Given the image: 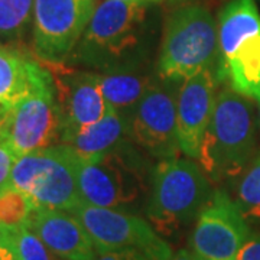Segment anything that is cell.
<instances>
[{
    "mask_svg": "<svg viewBox=\"0 0 260 260\" xmlns=\"http://www.w3.org/2000/svg\"><path fill=\"white\" fill-rule=\"evenodd\" d=\"M217 91L210 70L182 81L177 95V130L181 152L198 159L211 120Z\"/></svg>",
    "mask_w": 260,
    "mask_h": 260,
    "instance_id": "14",
    "label": "cell"
},
{
    "mask_svg": "<svg viewBox=\"0 0 260 260\" xmlns=\"http://www.w3.org/2000/svg\"><path fill=\"white\" fill-rule=\"evenodd\" d=\"M117 2H124V3H145V0H117Z\"/></svg>",
    "mask_w": 260,
    "mask_h": 260,
    "instance_id": "29",
    "label": "cell"
},
{
    "mask_svg": "<svg viewBox=\"0 0 260 260\" xmlns=\"http://www.w3.org/2000/svg\"><path fill=\"white\" fill-rule=\"evenodd\" d=\"M47 68L12 47L0 45V116L26 97Z\"/></svg>",
    "mask_w": 260,
    "mask_h": 260,
    "instance_id": "16",
    "label": "cell"
},
{
    "mask_svg": "<svg viewBox=\"0 0 260 260\" xmlns=\"http://www.w3.org/2000/svg\"><path fill=\"white\" fill-rule=\"evenodd\" d=\"M191 159L160 160L153 174L148 218L160 233H172L198 217L211 200V184Z\"/></svg>",
    "mask_w": 260,
    "mask_h": 260,
    "instance_id": "4",
    "label": "cell"
},
{
    "mask_svg": "<svg viewBox=\"0 0 260 260\" xmlns=\"http://www.w3.org/2000/svg\"><path fill=\"white\" fill-rule=\"evenodd\" d=\"M80 156L67 145H54L20 156L12 174L13 189L30 208L44 207L73 213L81 204L77 184Z\"/></svg>",
    "mask_w": 260,
    "mask_h": 260,
    "instance_id": "5",
    "label": "cell"
},
{
    "mask_svg": "<svg viewBox=\"0 0 260 260\" xmlns=\"http://www.w3.org/2000/svg\"><path fill=\"white\" fill-rule=\"evenodd\" d=\"M145 3L103 0L74 49L75 61L87 67H113L139 42Z\"/></svg>",
    "mask_w": 260,
    "mask_h": 260,
    "instance_id": "6",
    "label": "cell"
},
{
    "mask_svg": "<svg viewBox=\"0 0 260 260\" xmlns=\"http://www.w3.org/2000/svg\"><path fill=\"white\" fill-rule=\"evenodd\" d=\"M237 179L233 200L246 218H260V152Z\"/></svg>",
    "mask_w": 260,
    "mask_h": 260,
    "instance_id": "20",
    "label": "cell"
},
{
    "mask_svg": "<svg viewBox=\"0 0 260 260\" xmlns=\"http://www.w3.org/2000/svg\"><path fill=\"white\" fill-rule=\"evenodd\" d=\"M48 67L55 81L62 121L61 138L93 124L110 112L103 95L102 75L64 68L62 62L48 64Z\"/></svg>",
    "mask_w": 260,
    "mask_h": 260,
    "instance_id": "13",
    "label": "cell"
},
{
    "mask_svg": "<svg viewBox=\"0 0 260 260\" xmlns=\"http://www.w3.org/2000/svg\"><path fill=\"white\" fill-rule=\"evenodd\" d=\"M259 117L253 100L225 87L217 93L198 162L214 182L237 179L256 158Z\"/></svg>",
    "mask_w": 260,
    "mask_h": 260,
    "instance_id": "1",
    "label": "cell"
},
{
    "mask_svg": "<svg viewBox=\"0 0 260 260\" xmlns=\"http://www.w3.org/2000/svg\"><path fill=\"white\" fill-rule=\"evenodd\" d=\"M95 0H35L32 45L44 62H64L81 41Z\"/></svg>",
    "mask_w": 260,
    "mask_h": 260,
    "instance_id": "8",
    "label": "cell"
},
{
    "mask_svg": "<svg viewBox=\"0 0 260 260\" xmlns=\"http://www.w3.org/2000/svg\"><path fill=\"white\" fill-rule=\"evenodd\" d=\"M0 45H2V44H0Z\"/></svg>",
    "mask_w": 260,
    "mask_h": 260,
    "instance_id": "32",
    "label": "cell"
},
{
    "mask_svg": "<svg viewBox=\"0 0 260 260\" xmlns=\"http://www.w3.org/2000/svg\"><path fill=\"white\" fill-rule=\"evenodd\" d=\"M30 211L28 200L18 191L0 195V225H16L25 221Z\"/></svg>",
    "mask_w": 260,
    "mask_h": 260,
    "instance_id": "22",
    "label": "cell"
},
{
    "mask_svg": "<svg viewBox=\"0 0 260 260\" xmlns=\"http://www.w3.org/2000/svg\"><path fill=\"white\" fill-rule=\"evenodd\" d=\"M13 225H0V260H16L12 247Z\"/></svg>",
    "mask_w": 260,
    "mask_h": 260,
    "instance_id": "25",
    "label": "cell"
},
{
    "mask_svg": "<svg viewBox=\"0 0 260 260\" xmlns=\"http://www.w3.org/2000/svg\"><path fill=\"white\" fill-rule=\"evenodd\" d=\"M259 104V107H257V117H259V132H260V102L257 103Z\"/></svg>",
    "mask_w": 260,
    "mask_h": 260,
    "instance_id": "30",
    "label": "cell"
},
{
    "mask_svg": "<svg viewBox=\"0 0 260 260\" xmlns=\"http://www.w3.org/2000/svg\"><path fill=\"white\" fill-rule=\"evenodd\" d=\"M97 251L138 250L149 260H169L172 250L145 220L114 208L81 204L73 211Z\"/></svg>",
    "mask_w": 260,
    "mask_h": 260,
    "instance_id": "9",
    "label": "cell"
},
{
    "mask_svg": "<svg viewBox=\"0 0 260 260\" xmlns=\"http://www.w3.org/2000/svg\"><path fill=\"white\" fill-rule=\"evenodd\" d=\"M250 236L247 218L239 205L218 189L198 215L189 246L204 260H237Z\"/></svg>",
    "mask_w": 260,
    "mask_h": 260,
    "instance_id": "10",
    "label": "cell"
},
{
    "mask_svg": "<svg viewBox=\"0 0 260 260\" xmlns=\"http://www.w3.org/2000/svg\"><path fill=\"white\" fill-rule=\"evenodd\" d=\"M218 59V28L210 10L185 6L167 22L159 51L158 74L164 81H185Z\"/></svg>",
    "mask_w": 260,
    "mask_h": 260,
    "instance_id": "3",
    "label": "cell"
},
{
    "mask_svg": "<svg viewBox=\"0 0 260 260\" xmlns=\"http://www.w3.org/2000/svg\"><path fill=\"white\" fill-rule=\"evenodd\" d=\"M23 223L62 260H93L97 254L90 234L70 211L34 207Z\"/></svg>",
    "mask_w": 260,
    "mask_h": 260,
    "instance_id": "15",
    "label": "cell"
},
{
    "mask_svg": "<svg viewBox=\"0 0 260 260\" xmlns=\"http://www.w3.org/2000/svg\"><path fill=\"white\" fill-rule=\"evenodd\" d=\"M150 85L152 83L146 75L133 70L113 68L102 74L103 95L110 110L129 121Z\"/></svg>",
    "mask_w": 260,
    "mask_h": 260,
    "instance_id": "18",
    "label": "cell"
},
{
    "mask_svg": "<svg viewBox=\"0 0 260 260\" xmlns=\"http://www.w3.org/2000/svg\"><path fill=\"white\" fill-rule=\"evenodd\" d=\"M35 0H0V42L22 39L34 18Z\"/></svg>",
    "mask_w": 260,
    "mask_h": 260,
    "instance_id": "19",
    "label": "cell"
},
{
    "mask_svg": "<svg viewBox=\"0 0 260 260\" xmlns=\"http://www.w3.org/2000/svg\"><path fill=\"white\" fill-rule=\"evenodd\" d=\"M169 260H204L201 256H198L191 249H181V250L172 253Z\"/></svg>",
    "mask_w": 260,
    "mask_h": 260,
    "instance_id": "27",
    "label": "cell"
},
{
    "mask_svg": "<svg viewBox=\"0 0 260 260\" xmlns=\"http://www.w3.org/2000/svg\"><path fill=\"white\" fill-rule=\"evenodd\" d=\"M16 160L18 156L3 133V136L0 138V195L13 191L12 174Z\"/></svg>",
    "mask_w": 260,
    "mask_h": 260,
    "instance_id": "23",
    "label": "cell"
},
{
    "mask_svg": "<svg viewBox=\"0 0 260 260\" xmlns=\"http://www.w3.org/2000/svg\"><path fill=\"white\" fill-rule=\"evenodd\" d=\"M129 127L126 117L110 110L99 121L62 136L61 140L80 158H94L112 152Z\"/></svg>",
    "mask_w": 260,
    "mask_h": 260,
    "instance_id": "17",
    "label": "cell"
},
{
    "mask_svg": "<svg viewBox=\"0 0 260 260\" xmlns=\"http://www.w3.org/2000/svg\"><path fill=\"white\" fill-rule=\"evenodd\" d=\"M218 75L236 93L260 102V12L254 0H230L217 19Z\"/></svg>",
    "mask_w": 260,
    "mask_h": 260,
    "instance_id": "2",
    "label": "cell"
},
{
    "mask_svg": "<svg viewBox=\"0 0 260 260\" xmlns=\"http://www.w3.org/2000/svg\"><path fill=\"white\" fill-rule=\"evenodd\" d=\"M77 184L84 204L119 210L139 197L142 179L120 155L109 152L78 159Z\"/></svg>",
    "mask_w": 260,
    "mask_h": 260,
    "instance_id": "11",
    "label": "cell"
},
{
    "mask_svg": "<svg viewBox=\"0 0 260 260\" xmlns=\"http://www.w3.org/2000/svg\"><path fill=\"white\" fill-rule=\"evenodd\" d=\"M93 260H149L143 253L138 250L97 251Z\"/></svg>",
    "mask_w": 260,
    "mask_h": 260,
    "instance_id": "24",
    "label": "cell"
},
{
    "mask_svg": "<svg viewBox=\"0 0 260 260\" xmlns=\"http://www.w3.org/2000/svg\"><path fill=\"white\" fill-rule=\"evenodd\" d=\"M62 121L54 77L47 68L30 93L6 114L5 136L16 156L54 146L61 138Z\"/></svg>",
    "mask_w": 260,
    "mask_h": 260,
    "instance_id": "7",
    "label": "cell"
},
{
    "mask_svg": "<svg viewBox=\"0 0 260 260\" xmlns=\"http://www.w3.org/2000/svg\"><path fill=\"white\" fill-rule=\"evenodd\" d=\"M133 139L150 156L178 158L181 148L177 130V99L171 88L152 84L130 120Z\"/></svg>",
    "mask_w": 260,
    "mask_h": 260,
    "instance_id": "12",
    "label": "cell"
},
{
    "mask_svg": "<svg viewBox=\"0 0 260 260\" xmlns=\"http://www.w3.org/2000/svg\"><path fill=\"white\" fill-rule=\"evenodd\" d=\"M12 247L16 260H62L49 250L25 223L13 225Z\"/></svg>",
    "mask_w": 260,
    "mask_h": 260,
    "instance_id": "21",
    "label": "cell"
},
{
    "mask_svg": "<svg viewBox=\"0 0 260 260\" xmlns=\"http://www.w3.org/2000/svg\"><path fill=\"white\" fill-rule=\"evenodd\" d=\"M5 124H6V114L5 116H0V138L5 133Z\"/></svg>",
    "mask_w": 260,
    "mask_h": 260,
    "instance_id": "28",
    "label": "cell"
},
{
    "mask_svg": "<svg viewBox=\"0 0 260 260\" xmlns=\"http://www.w3.org/2000/svg\"><path fill=\"white\" fill-rule=\"evenodd\" d=\"M237 260H260V234L249 237L239 253Z\"/></svg>",
    "mask_w": 260,
    "mask_h": 260,
    "instance_id": "26",
    "label": "cell"
},
{
    "mask_svg": "<svg viewBox=\"0 0 260 260\" xmlns=\"http://www.w3.org/2000/svg\"><path fill=\"white\" fill-rule=\"evenodd\" d=\"M146 2H162V0H145V3H146Z\"/></svg>",
    "mask_w": 260,
    "mask_h": 260,
    "instance_id": "31",
    "label": "cell"
}]
</instances>
